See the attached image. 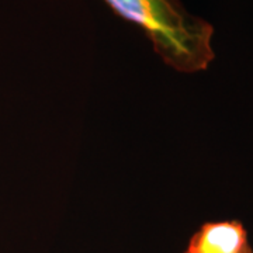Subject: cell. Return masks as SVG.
I'll use <instances>...</instances> for the list:
<instances>
[{
  "label": "cell",
  "instance_id": "6da1fadb",
  "mask_svg": "<svg viewBox=\"0 0 253 253\" xmlns=\"http://www.w3.org/2000/svg\"><path fill=\"white\" fill-rule=\"evenodd\" d=\"M117 16L144 31L168 66L183 73L206 71L214 61V27L180 0H104Z\"/></svg>",
  "mask_w": 253,
  "mask_h": 253
},
{
  "label": "cell",
  "instance_id": "3957f363",
  "mask_svg": "<svg viewBox=\"0 0 253 253\" xmlns=\"http://www.w3.org/2000/svg\"><path fill=\"white\" fill-rule=\"evenodd\" d=\"M184 253H189V252H187V251H186V252H184Z\"/></svg>",
  "mask_w": 253,
  "mask_h": 253
},
{
  "label": "cell",
  "instance_id": "7a4b0ae2",
  "mask_svg": "<svg viewBox=\"0 0 253 253\" xmlns=\"http://www.w3.org/2000/svg\"><path fill=\"white\" fill-rule=\"evenodd\" d=\"M189 253H253L246 231L238 221L210 222L190 241Z\"/></svg>",
  "mask_w": 253,
  "mask_h": 253
}]
</instances>
